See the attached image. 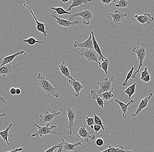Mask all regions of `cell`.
Returning a JSON list of instances; mask_svg holds the SVG:
<instances>
[{
    "label": "cell",
    "instance_id": "ab89813d",
    "mask_svg": "<svg viewBox=\"0 0 154 152\" xmlns=\"http://www.w3.org/2000/svg\"><path fill=\"white\" fill-rule=\"evenodd\" d=\"M93 129L95 131V133L97 134V133L99 132L101 130L102 128L99 125L94 124V126H93Z\"/></svg>",
    "mask_w": 154,
    "mask_h": 152
},
{
    "label": "cell",
    "instance_id": "52a82bcc",
    "mask_svg": "<svg viewBox=\"0 0 154 152\" xmlns=\"http://www.w3.org/2000/svg\"><path fill=\"white\" fill-rule=\"evenodd\" d=\"M66 115L68 119L67 129H70L69 132L67 133V135H72L73 134V129L74 126V122L76 119L77 114L75 110L73 108H67Z\"/></svg>",
    "mask_w": 154,
    "mask_h": 152
},
{
    "label": "cell",
    "instance_id": "7a4b0ae2",
    "mask_svg": "<svg viewBox=\"0 0 154 152\" xmlns=\"http://www.w3.org/2000/svg\"><path fill=\"white\" fill-rule=\"evenodd\" d=\"M131 51L136 54L137 60L139 61V64L138 69L133 73L132 76V79H135L136 78L137 75L139 72L140 70L143 66V62L144 59L149 54V51L145 48V45L141 42L140 46L135 47Z\"/></svg>",
    "mask_w": 154,
    "mask_h": 152
},
{
    "label": "cell",
    "instance_id": "8d00e7d4",
    "mask_svg": "<svg viewBox=\"0 0 154 152\" xmlns=\"http://www.w3.org/2000/svg\"><path fill=\"white\" fill-rule=\"evenodd\" d=\"M62 144V142L60 143V144H58V145H54L52 147L49 148L48 150H47L45 152H54L57 148L60 147Z\"/></svg>",
    "mask_w": 154,
    "mask_h": 152
},
{
    "label": "cell",
    "instance_id": "7bdbcfd3",
    "mask_svg": "<svg viewBox=\"0 0 154 152\" xmlns=\"http://www.w3.org/2000/svg\"><path fill=\"white\" fill-rule=\"evenodd\" d=\"M23 148H19V149H18V148H16V149H14V150H12L9 151H7L6 152H19L22 151L23 150Z\"/></svg>",
    "mask_w": 154,
    "mask_h": 152
},
{
    "label": "cell",
    "instance_id": "603a6c76",
    "mask_svg": "<svg viewBox=\"0 0 154 152\" xmlns=\"http://www.w3.org/2000/svg\"><path fill=\"white\" fill-rule=\"evenodd\" d=\"M58 68L59 69L60 73L62 74L65 77L71 79H74V78L71 76V73L69 69L67 68V64L65 63V62L63 61L61 64L58 65Z\"/></svg>",
    "mask_w": 154,
    "mask_h": 152
},
{
    "label": "cell",
    "instance_id": "7dc6e473",
    "mask_svg": "<svg viewBox=\"0 0 154 152\" xmlns=\"http://www.w3.org/2000/svg\"><path fill=\"white\" fill-rule=\"evenodd\" d=\"M69 2V0H68V1H61V2H62V4L66 3V2Z\"/></svg>",
    "mask_w": 154,
    "mask_h": 152
},
{
    "label": "cell",
    "instance_id": "8fae6325",
    "mask_svg": "<svg viewBox=\"0 0 154 152\" xmlns=\"http://www.w3.org/2000/svg\"><path fill=\"white\" fill-rule=\"evenodd\" d=\"M74 47L75 48H78V51H80L82 48H84L86 50H94L93 43L91 39V35L90 34L88 39L84 42H77L75 41L74 44Z\"/></svg>",
    "mask_w": 154,
    "mask_h": 152
},
{
    "label": "cell",
    "instance_id": "c3c4849f",
    "mask_svg": "<svg viewBox=\"0 0 154 152\" xmlns=\"http://www.w3.org/2000/svg\"><path fill=\"white\" fill-rule=\"evenodd\" d=\"M5 113H4V114H0V118H1V117H5Z\"/></svg>",
    "mask_w": 154,
    "mask_h": 152
},
{
    "label": "cell",
    "instance_id": "f546056e",
    "mask_svg": "<svg viewBox=\"0 0 154 152\" xmlns=\"http://www.w3.org/2000/svg\"><path fill=\"white\" fill-rule=\"evenodd\" d=\"M52 10L54 11L57 15H70L71 13L67 12L66 10H64L63 8L61 7H51V8Z\"/></svg>",
    "mask_w": 154,
    "mask_h": 152
},
{
    "label": "cell",
    "instance_id": "2e32d148",
    "mask_svg": "<svg viewBox=\"0 0 154 152\" xmlns=\"http://www.w3.org/2000/svg\"><path fill=\"white\" fill-rule=\"evenodd\" d=\"M109 15L112 18V21L115 25L120 24L125 17L128 16V14L120 12L118 10H116L113 13H109Z\"/></svg>",
    "mask_w": 154,
    "mask_h": 152
},
{
    "label": "cell",
    "instance_id": "5bb4252c",
    "mask_svg": "<svg viewBox=\"0 0 154 152\" xmlns=\"http://www.w3.org/2000/svg\"><path fill=\"white\" fill-rule=\"evenodd\" d=\"M81 56L85 57L89 62H96L99 63L98 58L97 57L95 51L93 50H86L83 51L80 54Z\"/></svg>",
    "mask_w": 154,
    "mask_h": 152
},
{
    "label": "cell",
    "instance_id": "d6986e66",
    "mask_svg": "<svg viewBox=\"0 0 154 152\" xmlns=\"http://www.w3.org/2000/svg\"><path fill=\"white\" fill-rule=\"evenodd\" d=\"M25 54H26V53H25V51L23 50V51H20L14 54L8 56L6 57H4L2 62H1L0 67H2V66H5V65H7V64H9L10 63H11L17 57L19 56V55H21Z\"/></svg>",
    "mask_w": 154,
    "mask_h": 152
},
{
    "label": "cell",
    "instance_id": "484cf974",
    "mask_svg": "<svg viewBox=\"0 0 154 152\" xmlns=\"http://www.w3.org/2000/svg\"><path fill=\"white\" fill-rule=\"evenodd\" d=\"M13 126H13V124H11L7 128L5 131L0 132V136L2 138L3 141L6 142L8 146H10V143L8 141V137L10 136L8 135V132H9L10 130Z\"/></svg>",
    "mask_w": 154,
    "mask_h": 152
},
{
    "label": "cell",
    "instance_id": "7402d4cb",
    "mask_svg": "<svg viewBox=\"0 0 154 152\" xmlns=\"http://www.w3.org/2000/svg\"><path fill=\"white\" fill-rule=\"evenodd\" d=\"M91 2V0H73L72 1V5L67 8L66 11L69 12V11L72 10V8L77 7L80 6L84 8L83 4L87 5L88 3Z\"/></svg>",
    "mask_w": 154,
    "mask_h": 152
},
{
    "label": "cell",
    "instance_id": "681fc988",
    "mask_svg": "<svg viewBox=\"0 0 154 152\" xmlns=\"http://www.w3.org/2000/svg\"><path fill=\"white\" fill-rule=\"evenodd\" d=\"M1 34H0V37H1Z\"/></svg>",
    "mask_w": 154,
    "mask_h": 152
},
{
    "label": "cell",
    "instance_id": "ba28073f",
    "mask_svg": "<svg viewBox=\"0 0 154 152\" xmlns=\"http://www.w3.org/2000/svg\"><path fill=\"white\" fill-rule=\"evenodd\" d=\"M51 16L52 18L56 20V23L59 26L64 27L65 28H69L73 26L74 25H77L79 23V21H70L65 19H60L57 17V13L55 11H53L52 14H51Z\"/></svg>",
    "mask_w": 154,
    "mask_h": 152
},
{
    "label": "cell",
    "instance_id": "9a60e30c",
    "mask_svg": "<svg viewBox=\"0 0 154 152\" xmlns=\"http://www.w3.org/2000/svg\"><path fill=\"white\" fill-rule=\"evenodd\" d=\"M67 81V82L70 83L72 88L75 90V93H73V95L76 98H79L80 93L82 91V89L84 88L82 84L79 81V80L77 79H74L73 80L69 79Z\"/></svg>",
    "mask_w": 154,
    "mask_h": 152
},
{
    "label": "cell",
    "instance_id": "4316f807",
    "mask_svg": "<svg viewBox=\"0 0 154 152\" xmlns=\"http://www.w3.org/2000/svg\"><path fill=\"white\" fill-rule=\"evenodd\" d=\"M136 85V83H134L129 87H128L124 92V93L127 94L128 97L129 102L131 101V98L136 93L135 89Z\"/></svg>",
    "mask_w": 154,
    "mask_h": 152
},
{
    "label": "cell",
    "instance_id": "74e56055",
    "mask_svg": "<svg viewBox=\"0 0 154 152\" xmlns=\"http://www.w3.org/2000/svg\"><path fill=\"white\" fill-rule=\"evenodd\" d=\"M104 140L102 138H98L96 139V144L97 146L99 147H102L103 145Z\"/></svg>",
    "mask_w": 154,
    "mask_h": 152
},
{
    "label": "cell",
    "instance_id": "9c48e42d",
    "mask_svg": "<svg viewBox=\"0 0 154 152\" xmlns=\"http://www.w3.org/2000/svg\"><path fill=\"white\" fill-rule=\"evenodd\" d=\"M60 114V112H57L53 110L51 113H49L48 111H46L44 114L40 115V122L41 125H45L46 123H49L53 122L55 117Z\"/></svg>",
    "mask_w": 154,
    "mask_h": 152
},
{
    "label": "cell",
    "instance_id": "6da1fadb",
    "mask_svg": "<svg viewBox=\"0 0 154 152\" xmlns=\"http://www.w3.org/2000/svg\"><path fill=\"white\" fill-rule=\"evenodd\" d=\"M37 79H38V85L41 90L44 93H47L49 96H52L54 98H57L59 97V94L57 92L56 87H54L51 83L49 82L48 79L42 75L41 73L38 74Z\"/></svg>",
    "mask_w": 154,
    "mask_h": 152
},
{
    "label": "cell",
    "instance_id": "f6af8a7d",
    "mask_svg": "<svg viewBox=\"0 0 154 152\" xmlns=\"http://www.w3.org/2000/svg\"><path fill=\"white\" fill-rule=\"evenodd\" d=\"M63 142L62 144L59 147L57 148V150L56 152H63Z\"/></svg>",
    "mask_w": 154,
    "mask_h": 152
},
{
    "label": "cell",
    "instance_id": "83f0119b",
    "mask_svg": "<svg viewBox=\"0 0 154 152\" xmlns=\"http://www.w3.org/2000/svg\"><path fill=\"white\" fill-rule=\"evenodd\" d=\"M102 62H100L98 63L99 66L100 68H101L106 74L108 73V69L109 64V60L108 59H102Z\"/></svg>",
    "mask_w": 154,
    "mask_h": 152
},
{
    "label": "cell",
    "instance_id": "277c9868",
    "mask_svg": "<svg viewBox=\"0 0 154 152\" xmlns=\"http://www.w3.org/2000/svg\"><path fill=\"white\" fill-rule=\"evenodd\" d=\"M114 81V77L112 76L110 79L106 78L103 80L98 82V85L100 86V89L97 91L98 96H100L102 93L107 91H113L114 89L113 82Z\"/></svg>",
    "mask_w": 154,
    "mask_h": 152
},
{
    "label": "cell",
    "instance_id": "d4e9b609",
    "mask_svg": "<svg viewBox=\"0 0 154 152\" xmlns=\"http://www.w3.org/2000/svg\"><path fill=\"white\" fill-rule=\"evenodd\" d=\"M91 95L93 100L96 101V102L99 107L102 108H103L104 106L105 105V103L104 102L103 100L100 96L97 95V92L94 90H91Z\"/></svg>",
    "mask_w": 154,
    "mask_h": 152
},
{
    "label": "cell",
    "instance_id": "30bf717a",
    "mask_svg": "<svg viewBox=\"0 0 154 152\" xmlns=\"http://www.w3.org/2000/svg\"><path fill=\"white\" fill-rule=\"evenodd\" d=\"M153 96V94L152 93H149L147 96L143 98L140 101L138 107L137 108L135 113H132V116L133 117H136L138 114H140V112L144 109L146 108L148 105V104L150 101L151 98Z\"/></svg>",
    "mask_w": 154,
    "mask_h": 152
},
{
    "label": "cell",
    "instance_id": "ee69618b",
    "mask_svg": "<svg viewBox=\"0 0 154 152\" xmlns=\"http://www.w3.org/2000/svg\"><path fill=\"white\" fill-rule=\"evenodd\" d=\"M0 101L2 102V103L5 104V105L7 104V103L5 101L4 98H3L1 95H0Z\"/></svg>",
    "mask_w": 154,
    "mask_h": 152
},
{
    "label": "cell",
    "instance_id": "4fadbf2b",
    "mask_svg": "<svg viewBox=\"0 0 154 152\" xmlns=\"http://www.w3.org/2000/svg\"><path fill=\"white\" fill-rule=\"evenodd\" d=\"M19 65V64H14L11 66L9 64L0 67V76L3 77L9 76L13 75L15 69Z\"/></svg>",
    "mask_w": 154,
    "mask_h": 152
},
{
    "label": "cell",
    "instance_id": "e575fe53",
    "mask_svg": "<svg viewBox=\"0 0 154 152\" xmlns=\"http://www.w3.org/2000/svg\"><path fill=\"white\" fill-rule=\"evenodd\" d=\"M86 122L87 126L90 127L91 129H93V126L95 124L94 123V117H88V116L85 117Z\"/></svg>",
    "mask_w": 154,
    "mask_h": 152
},
{
    "label": "cell",
    "instance_id": "ac0fdd59",
    "mask_svg": "<svg viewBox=\"0 0 154 152\" xmlns=\"http://www.w3.org/2000/svg\"><path fill=\"white\" fill-rule=\"evenodd\" d=\"M134 17L138 23L142 25L145 23L150 25L154 20L153 17L149 13H145L144 15H135Z\"/></svg>",
    "mask_w": 154,
    "mask_h": 152
},
{
    "label": "cell",
    "instance_id": "d590c367",
    "mask_svg": "<svg viewBox=\"0 0 154 152\" xmlns=\"http://www.w3.org/2000/svg\"><path fill=\"white\" fill-rule=\"evenodd\" d=\"M148 67H146L144 68V71L143 72H141V75H140V79H142L144 78V77H146V76L150 75V73L148 70Z\"/></svg>",
    "mask_w": 154,
    "mask_h": 152
},
{
    "label": "cell",
    "instance_id": "f1b7e54d",
    "mask_svg": "<svg viewBox=\"0 0 154 152\" xmlns=\"http://www.w3.org/2000/svg\"><path fill=\"white\" fill-rule=\"evenodd\" d=\"M112 92L113 91H107V92H104V93H102L100 97L104 101H109L112 98H114V96L112 94Z\"/></svg>",
    "mask_w": 154,
    "mask_h": 152
},
{
    "label": "cell",
    "instance_id": "cb8c5ba5",
    "mask_svg": "<svg viewBox=\"0 0 154 152\" xmlns=\"http://www.w3.org/2000/svg\"><path fill=\"white\" fill-rule=\"evenodd\" d=\"M100 152H132L131 151H125V148L121 146H109L103 151Z\"/></svg>",
    "mask_w": 154,
    "mask_h": 152
},
{
    "label": "cell",
    "instance_id": "836d02e7",
    "mask_svg": "<svg viewBox=\"0 0 154 152\" xmlns=\"http://www.w3.org/2000/svg\"><path fill=\"white\" fill-rule=\"evenodd\" d=\"M94 118L95 124H96V125H99V126H100L103 130H105V128L104 127L103 123L102 122L101 118L99 116H97L96 114H94Z\"/></svg>",
    "mask_w": 154,
    "mask_h": 152
},
{
    "label": "cell",
    "instance_id": "e0dca14e",
    "mask_svg": "<svg viewBox=\"0 0 154 152\" xmlns=\"http://www.w3.org/2000/svg\"><path fill=\"white\" fill-rule=\"evenodd\" d=\"M61 140L63 142V151H74V152H78L76 150V147L78 146H81L82 143L81 142H77L76 143H70L66 142L63 138L61 137Z\"/></svg>",
    "mask_w": 154,
    "mask_h": 152
},
{
    "label": "cell",
    "instance_id": "ffe728a7",
    "mask_svg": "<svg viewBox=\"0 0 154 152\" xmlns=\"http://www.w3.org/2000/svg\"><path fill=\"white\" fill-rule=\"evenodd\" d=\"M114 101H115L116 103L118 104L119 105V106H120V108L121 109V110H122V112H123L122 117L124 118L125 120H126L127 117V113H128V110H129V105H130L131 104H134V101L133 100H131L130 102H129L128 103V104L124 103L120 101L117 100V99H115V100H114Z\"/></svg>",
    "mask_w": 154,
    "mask_h": 152
},
{
    "label": "cell",
    "instance_id": "3957f363",
    "mask_svg": "<svg viewBox=\"0 0 154 152\" xmlns=\"http://www.w3.org/2000/svg\"><path fill=\"white\" fill-rule=\"evenodd\" d=\"M34 126L37 128V130L32 135V137H38V136L41 137L43 136H46L48 135L52 134L59 135H61V137H63L62 134L60 133L54 132L52 130L53 129H55L57 128L56 126H50V124L48 123L47 126H40L36 124H35Z\"/></svg>",
    "mask_w": 154,
    "mask_h": 152
},
{
    "label": "cell",
    "instance_id": "44dd1931",
    "mask_svg": "<svg viewBox=\"0 0 154 152\" xmlns=\"http://www.w3.org/2000/svg\"><path fill=\"white\" fill-rule=\"evenodd\" d=\"M91 39H92V43H93V47H94V50L95 51H96L98 54L99 55V57L98 58L99 60L106 59V58L103 55V52L101 51L100 48L99 46V44L97 43L96 38H95V36H94V32L92 31H91Z\"/></svg>",
    "mask_w": 154,
    "mask_h": 152
},
{
    "label": "cell",
    "instance_id": "f35d334b",
    "mask_svg": "<svg viewBox=\"0 0 154 152\" xmlns=\"http://www.w3.org/2000/svg\"><path fill=\"white\" fill-rule=\"evenodd\" d=\"M101 2L103 5L106 7L108 5L110 4L111 3L115 2V0H101Z\"/></svg>",
    "mask_w": 154,
    "mask_h": 152
},
{
    "label": "cell",
    "instance_id": "7c38bea8",
    "mask_svg": "<svg viewBox=\"0 0 154 152\" xmlns=\"http://www.w3.org/2000/svg\"><path fill=\"white\" fill-rule=\"evenodd\" d=\"M23 5L26 8H27L29 9L30 12L31 14L33 16L34 19L35 20V23L36 24V26L35 27L36 29L39 32L42 33V34H43L45 37H47V33H48V31L46 30V28H45V24L44 23H41V22H38V20H37V18L35 17L33 11L31 10L30 8L26 4L25 2H23Z\"/></svg>",
    "mask_w": 154,
    "mask_h": 152
},
{
    "label": "cell",
    "instance_id": "b9f144b4",
    "mask_svg": "<svg viewBox=\"0 0 154 152\" xmlns=\"http://www.w3.org/2000/svg\"><path fill=\"white\" fill-rule=\"evenodd\" d=\"M10 93L12 95H15L16 94V88L12 87L10 89Z\"/></svg>",
    "mask_w": 154,
    "mask_h": 152
},
{
    "label": "cell",
    "instance_id": "bcb514c9",
    "mask_svg": "<svg viewBox=\"0 0 154 152\" xmlns=\"http://www.w3.org/2000/svg\"><path fill=\"white\" fill-rule=\"evenodd\" d=\"M21 90L19 88H16V94L17 95H20L21 93Z\"/></svg>",
    "mask_w": 154,
    "mask_h": 152
},
{
    "label": "cell",
    "instance_id": "4dcf8cb0",
    "mask_svg": "<svg viewBox=\"0 0 154 152\" xmlns=\"http://www.w3.org/2000/svg\"><path fill=\"white\" fill-rule=\"evenodd\" d=\"M25 43H27L31 46H33L35 44H43V41H38L33 37H30L27 39L23 40Z\"/></svg>",
    "mask_w": 154,
    "mask_h": 152
},
{
    "label": "cell",
    "instance_id": "1f68e13d",
    "mask_svg": "<svg viewBox=\"0 0 154 152\" xmlns=\"http://www.w3.org/2000/svg\"><path fill=\"white\" fill-rule=\"evenodd\" d=\"M130 4L129 2L126 0H120L115 5V7L117 8H127Z\"/></svg>",
    "mask_w": 154,
    "mask_h": 152
},
{
    "label": "cell",
    "instance_id": "d6a6232c",
    "mask_svg": "<svg viewBox=\"0 0 154 152\" xmlns=\"http://www.w3.org/2000/svg\"><path fill=\"white\" fill-rule=\"evenodd\" d=\"M134 68L133 66H132L131 68V70L127 74V76H126V79H125V81L123 82V86L124 87L127 86L128 85V82L129 80L130 79L132 78V76L133 74L134 71Z\"/></svg>",
    "mask_w": 154,
    "mask_h": 152
},
{
    "label": "cell",
    "instance_id": "5b68a950",
    "mask_svg": "<svg viewBox=\"0 0 154 152\" xmlns=\"http://www.w3.org/2000/svg\"><path fill=\"white\" fill-rule=\"evenodd\" d=\"M79 16L82 17L84 24L88 26L90 24V21L93 19V12L88 10L82 11L77 13H73L68 20L73 21L75 18Z\"/></svg>",
    "mask_w": 154,
    "mask_h": 152
},
{
    "label": "cell",
    "instance_id": "60d3db41",
    "mask_svg": "<svg viewBox=\"0 0 154 152\" xmlns=\"http://www.w3.org/2000/svg\"><path fill=\"white\" fill-rule=\"evenodd\" d=\"M151 80V75H149L148 76H146V77H144V78L142 79L141 80L143 82H145V83H148Z\"/></svg>",
    "mask_w": 154,
    "mask_h": 152
},
{
    "label": "cell",
    "instance_id": "8992f818",
    "mask_svg": "<svg viewBox=\"0 0 154 152\" xmlns=\"http://www.w3.org/2000/svg\"><path fill=\"white\" fill-rule=\"evenodd\" d=\"M73 133H76L78 138L83 139L85 142L89 144L90 142L89 139L94 140L96 136L94 135H91V132H89L85 128V125H81L80 128L76 129L75 131H73Z\"/></svg>",
    "mask_w": 154,
    "mask_h": 152
}]
</instances>
